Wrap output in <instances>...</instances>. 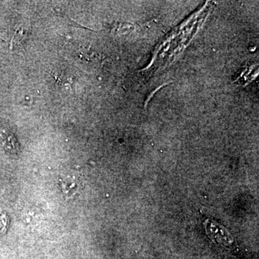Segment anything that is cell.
I'll return each instance as SVG.
<instances>
[{
    "label": "cell",
    "instance_id": "obj_1",
    "mask_svg": "<svg viewBox=\"0 0 259 259\" xmlns=\"http://www.w3.org/2000/svg\"><path fill=\"white\" fill-rule=\"evenodd\" d=\"M0 140L7 149L11 151H16L18 148L16 144V140L13 135L8 130L0 126Z\"/></svg>",
    "mask_w": 259,
    "mask_h": 259
}]
</instances>
